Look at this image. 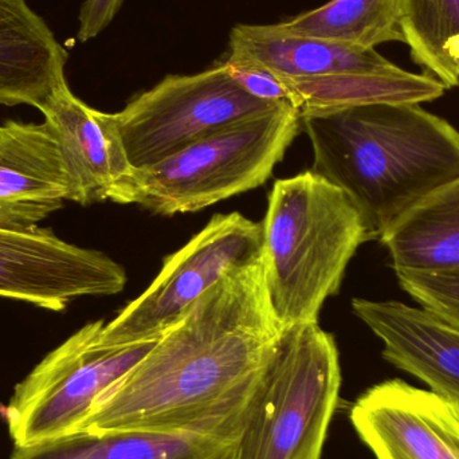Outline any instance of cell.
Returning a JSON list of instances; mask_svg holds the SVG:
<instances>
[{
    "label": "cell",
    "mask_w": 459,
    "mask_h": 459,
    "mask_svg": "<svg viewBox=\"0 0 459 459\" xmlns=\"http://www.w3.org/2000/svg\"><path fill=\"white\" fill-rule=\"evenodd\" d=\"M281 332L262 259L234 270L100 396L72 433L147 431L237 442Z\"/></svg>",
    "instance_id": "1"
},
{
    "label": "cell",
    "mask_w": 459,
    "mask_h": 459,
    "mask_svg": "<svg viewBox=\"0 0 459 459\" xmlns=\"http://www.w3.org/2000/svg\"><path fill=\"white\" fill-rule=\"evenodd\" d=\"M123 3L124 0H85L78 16L80 42H88L101 34L115 19Z\"/></svg>",
    "instance_id": "23"
},
{
    "label": "cell",
    "mask_w": 459,
    "mask_h": 459,
    "mask_svg": "<svg viewBox=\"0 0 459 459\" xmlns=\"http://www.w3.org/2000/svg\"><path fill=\"white\" fill-rule=\"evenodd\" d=\"M282 78L299 115L358 105L420 104L439 99L446 91L436 78L404 72L401 67L385 73Z\"/></svg>",
    "instance_id": "18"
},
{
    "label": "cell",
    "mask_w": 459,
    "mask_h": 459,
    "mask_svg": "<svg viewBox=\"0 0 459 459\" xmlns=\"http://www.w3.org/2000/svg\"><path fill=\"white\" fill-rule=\"evenodd\" d=\"M402 289L420 307L459 328V272H395Z\"/></svg>",
    "instance_id": "21"
},
{
    "label": "cell",
    "mask_w": 459,
    "mask_h": 459,
    "mask_svg": "<svg viewBox=\"0 0 459 459\" xmlns=\"http://www.w3.org/2000/svg\"><path fill=\"white\" fill-rule=\"evenodd\" d=\"M126 283V270L107 254L53 230L0 228V297L62 312L80 297L115 296Z\"/></svg>",
    "instance_id": "9"
},
{
    "label": "cell",
    "mask_w": 459,
    "mask_h": 459,
    "mask_svg": "<svg viewBox=\"0 0 459 459\" xmlns=\"http://www.w3.org/2000/svg\"><path fill=\"white\" fill-rule=\"evenodd\" d=\"M394 272H459V178L434 191L382 238Z\"/></svg>",
    "instance_id": "17"
},
{
    "label": "cell",
    "mask_w": 459,
    "mask_h": 459,
    "mask_svg": "<svg viewBox=\"0 0 459 459\" xmlns=\"http://www.w3.org/2000/svg\"><path fill=\"white\" fill-rule=\"evenodd\" d=\"M58 144L69 179V201L81 206L112 199L118 183L131 174L112 113L81 101L62 81L37 108Z\"/></svg>",
    "instance_id": "11"
},
{
    "label": "cell",
    "mask_w": 459,
    "mask_h": 459,
    "mask_svg": "<svg viewBox=\"0 0 459 459\" xmlns=\"http://www.w3.org/2000/svg\"><path fill=\"white\" fill-rule=\"evenodd\" d=\"M69 54L26 0H0V105L38 108L66 80Z\"/></svg>",
    "instance_id": "15"
},
{
    "label": "cell",
    "mask_w": 459,
    "mask_h": 459,
    "mask_svg": "<svg viewBox=\"0 0 459 459\" xmlns=\"http://www.w3.org/2000/svg\"><path fill=\"white\" fill-rule=\"evenodd\" d=\"M235 442L201 436L69 433L13 447L10 459H232Z\"/></svg>",
    "instance_id": "16"
},
{
    "label": "cell",
    "mask_w": 459,
    "mask_h": 459,
    "mask_svg": "<svg viewBox=\"0 0 459 459\" xmlns=\"http://www.w3.org/2000/svg\"><path fill=\"white\" fill-rule=\"evenodd\" d=\"M355 315L383 342V358L459 403V328L425 307L353 299Z\"/></svg>",
    "instance_id": "13"
},
{
    "label": "cell",
    "mask_w": 459,
    "mask_h": 459,
    "mask_svg": "<svg viewBox=\"0 0 459 459\" xmlns=\"http://www.w3.org/2000/svg\"><path fill=\"white\" fill-rule=\"evenodd\" d=\"M104 320L86 324L16 385L5 409L15 446L72 433L161 339L121 344L104 333Z\"/></svg>",
    "instance_id": "6"
},
{
    "label": "cell",
    "mask_w": 459,
    "mask_h": 459,
    "mask_svg": "<svg viewBox=\"0 0 459 459\" xmlns=\"http://www.w3.org/2000/svg\"><path fill=\"white\" fill-rule=\"evenodd\" d=\"M223 65L234 82L254 99L270 104L288 102L293 105V96L285 80L267 67L232 58H228Z\"/></svg>",
    "instance_id": "22"
},
{
    "label": "cell",
    "mask_w": 459,
    "mask_h": 459,
    "mask_svg": "<svg viewBox=\"0 0 459 459\" xmlns=\"http://www.w3.org/2000/svg\"><path fill=\"white\" fill-rule=\"evenodd\" d=\"M404 43L423 74L459 86V0H398Z\"/></svg>",
    "instance_id": "20"
},
{
    "label": "cell",
    "mask_w": 459,
    "mask_h": 459,
    "mask_svg": "<svg viewBox=\"0 0 459 459\" xmlns=\"http://www.w3.org/2000/svg\"><path fill=\"white\" fill-rule=\"evenodd\" d=\"M299 126V110L288 102L230 124L153 166L132 169L110 202L172 217L255 190L272 177Z\"/></svg>",
    "instance_id": "4"
},
{
    "label": "cell",
    "mask_w": 459,
    "mask_h": 459,
    "mask_svg": "<svg viewBox=\"0 0 459 459\" xmlns=\"http://www.w3.org/2000/svg\"><path fill=\"white\" fill-rule=\"evenodd\" d=\"M316 174L339 187L380 239L423 199L459 178V132L420 104L304 113Z\"/></svg>",
    "instance_id": "2"
},
{
    "label": "cell",
    "mask_w": 459,
    "mask_h": 459,
    "mask_svg": "<svg viewBox=\"0 0 459 459\" xmlns=\"http://www.w3.org/2000/svg\"><path fill=\"white\" fill-rule=\"evenodd\" d=\"M229 58L254 62L285 78L398 70L377 48L342 45L286 32L278 24H237L230 32Z\"/></svg>",
    "instance_id": "14"
},
{
    "label": "cell",
    "mask_w": 459,
    "mask_h": 459,
    "mask_svg": "<svg viewBox=\"0 0 459 459\" xmlns=\"http://www.w3.org/2000/svg\"><path fill=\"white\" fill-rule=\"evenodd\" d=\"M377 459H401V458H394V457H382Z\"/></svg>",
    "instance_id": "24"
},
{
    "label": "cell",
    "mask_w": 459,
    "mask_h": 459,
    "mask_svg": "<svg viewBox=\"0 0 459 459\" xmlns=\"http://www.w3.org/2000/svg\"><path fill=\"white\" fill-rule=\"evenodd\" d=\"M351 422L375 457L459 459V403L401 379L368 388Z\"/></svg>",
    "instance_id": "10"
},
{
    "label": "cell",
    "mask_w": 459,
    "mask_h": 459,
    "mask_svg": "<svg viewBox=\"0 0 459 459\" xmlns=\"http://www.w3.org/2000/svg\"><path fill=\"white\" fill-rule=\"evenodd\" d=\"M264 231L239 212L217 214L187 245L164 259L150 288L129 302L104 333L121 344L160 339L226 274L262 259Z\"/></svg>",
    "instance_id": "8"
},
{
    "label": "cell",
    "mask_w": 459,
    "mask_h": 459,
    "mask_svg": "<svg viewBox=\"0 0 459 459\" xmlns=\"http://www.w3.org/2000/svg\"><path fill=\"white\" fill-rule=\"evenodd\" d=\"M262 231L264 288L282 331L318 323L351 259L372 240L351 199L312 169L274 183Z\"/></svg>",
    "instance_id": "3"
},
{
    "label": "cell",
    "mask_w": 459,
    "mask_h": 459,
    "mask_svg": "<svg viewBox=\"0 0 459 459\" xmlns=\"http://www.w3.org/2000/svg\"><path fill=\"white\" fill-rule=\"evenodd\" d=\"M340 387L333 336L318 323L283 329L248 402L232 459H321Z\"/></svg>",
    "instance_id": "5"
},
{
    "label": "cell",
    "mask_w": 459,
    "mask_h": 459,
    "mask_svg": "<svg viewBox=\"0 0 459 459\" xmlns=\"http://www.w3.org/2000/svg\"><path fill=\"white\" fill-rule=\"evenodd\" d=\"M278 105L246 93L221 64L196 74L167 75L112 115L129 163L144 169Z\"/></svg>",
    "instance_id": "7"
},
{
    "label": "cell",
    "mask_w": 459,
    "mask_h": 459,
    "mask_svg": "<svg viewBox=\"0 0 459 459\" xmlns=\"http://www.w3.org/2000/svg\"><path fill=\"white\" fill-rule=\"evenodd\" d=\"M69 194L64 159L45 123L0 126V228H38Z\"/></svg>",
    "instance_id": "12"
},
{
    "label": "cell",
    "mask_w": 459,
    "mask_h": 459,
    "mask_svg": "<svg viewBox=\"0 0 459 459\" xmlns=\"http://www.w3.org/2000/svg\"><path fill=\"white\" fill-rule=\"evenodd\" d=\"M278 26L290 34L359 48L404 43L398 0H331Z\"/></svg>",
    "instance_id": "19"
}]
</instances>
